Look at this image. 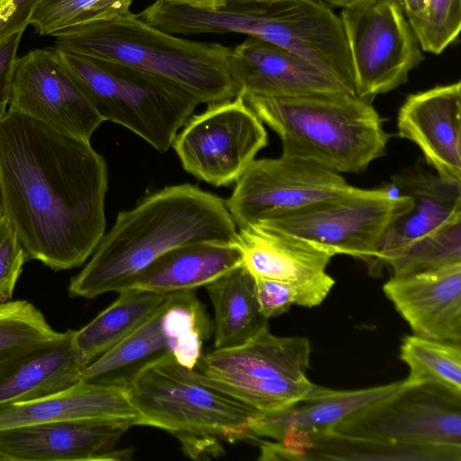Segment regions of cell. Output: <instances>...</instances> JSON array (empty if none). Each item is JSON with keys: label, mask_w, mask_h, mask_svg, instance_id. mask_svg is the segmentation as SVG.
Returning a JSON list of instances; mask_svg holds the SVG:
<instances>
[{"label": "cell", "mask_w": 461, "mask_h": 461, "mask_svg": "<svg viewBox=\"0 0 461 461\" xmlns=\"http://www.w3.org/2000/svg\"><path fill=\"white\" fill-rule=\"evenodd\" d=\"M108 169L90 141L17 112L0 118V200L27 259L82 266L104 234Z\"/></svg>", "instance_id": "1"}, {"label": "cell", "mask_w": 461, "mask_h": 461, "mask_svg": "<svg viewBox=\"0 0 461 461\" xmlns=\"http://www.w3.org/2000/svg\"><path fill=\"white\" fill-rule=\"evenodd\" d=\"M224 200L189 185L164 187L118 213L90 259L68 286L71 297L93 299L128 289L166 252L197 242H237Z\"/></svg>", "instance_id": "2"}, {"label": "cell", "mask_w": 461, "mask_h": 461, "mask_svg": "<svg viewBox=\"0 0 461 461\" xmlns=\"http://www.w3.org/2000/svg\"><path fill=\"white\" fill-rule=\"evenodd\" d=\"M54 48L120 64L211 104L237 95L230 47L157 29L129 11L61 31Z\"/></svg>", "instance_id": "3"}, {"label": "cell", "mask_w": 461, "mask_h": 461, "mask_svg": "<svg viewBox=\"0 0 461 461\" xmlns=\"http://www.w3.org/2000/svg\"><path fill=\"white\" fill-rule=\"evenodd\" d=\"M279 137L282 155L336 173H359L383 157L391 135L372 102L346 92L242 96Z\"/></svg>", "instance_id": "4"}, {"label": "cell", "mask_w": 461, "mask_h": 461, "mask_svg": "<svg viewBox=\"0 0 461 461\" xmlns=\"http://www.w3.org/2000/svg\"><path fill=\"white\" fill-rule=\"evenodd\" d=\"M137 425L164 429L194 459L217 457L221 441L249 440L258 411L194 377L170 354L142 368L126 387Z\"/></svg>", "instance_id": "5"}, {"label": "cell", "mask_w": 461, "mask_h": 461, "mask_svg": "<svg viewBox=\"0 0 461 461\" xmlns=\"http://www.w3.org/2000/svg\"><path fill=\"white\" fill-rule=\"evenodd\" d=\"M189 35L240 33L294 52L350 94V55L340 17L317 0H267L217 8L187 7Z\"/></svg>", "instance_id": "6"}, {"label": "cell", "mask_w": 461, "mask_h": 461, "mask_svg": "<svg viewBox=\"0 0 461 461\" xmlns=\"http://www.w3.org/2000/svg\"><path fill=\"white\" fill-rule=\"evenodd\" d=\"M68 73L103 118L166 152L200 103L176 87L131 68L57 50Z\"/></svg>", "instance_id": "7"}, {"label": "cell", "mask_w": 461, "mask_h": 461, "mask_svg": "<svg viewBox=\"0 0 461 461\" xmlns=\"http://www.w3.org/2000/svg\"><path fill=\"white\" fill-rule=\"evenodd\" d=\"M311 343L303 337H278L269 329L238 347L202 354L190 374L258 412L284 409L313 384L306 377Z\"/></svg>", "instance_id": "8"}, {"label": "cell", "mask_w": 461, "mask_h": 461, "mask_svg": "<svg viewBox=\"0 0 461 461\" xmlns=\"http://www.w3.org/2000/svg\"><path fill=\"white\" fill-rule=\"evenodd\" d=\"M411 205V197L390 185L358 188L255 224L303 239L334 256L361 259L369 269L388 227Z\"/></svg>", "instance_id": "9"}, {"label": "cell", "mask_w": 461, "mask_h": 461, "mask_svg": "<svg viewBox=\"0 0 461 461\" xmlns=\"http://www.w3.org/2000/svg\"><path fill=\"white\" fill-rule=\"evenodd\" d=\"M332 431L385 441L431 447L461 456V394L430 383L405 380L364 406Z\"/></svg>", "instance_id": "10"}, {"label": "cell", "mask_w": 461, "mask_h": 461, "mask_svg": "<svg viewBox=\"0 0 461 461\" xmlns=\"http://www.w3.org/2000/svg\"><path fill=\"white\" fill-rule=\"evenodd\" d=\"M354 92L370 101L408 81L424 56L398 0L342 9Z\"/></svg>", "instance_id": "11"}, {"label": "cell", "mask_w": 461, "mask_h": 461, "mask_svg": "<svg viewBox=\"0 0 461 461\" xmlns=\"http://www.w3.org/2000/svg\"><path fill=\"white\" fill-rule=\"evenodd\" d=\"M268 143L264 123L237 95L207 104L177 132L172 147L184 169L213 186L235 183Z\"/></svg>", "instance_id": "12"}, {"label": "cell", "mask_w": 461, "mask_h": 461, "mask_svg": "<svg viewBox=\"0 0 461 461\" xmlns=\"http://www.w3.org/2000/svg\"><path fill=\"white\" fill-rule=\"evenodd\" d=\"M357 189L339 173L281 154L254 159L225 203L237 228L241 229Z\"/></svg>", "instance_id": "13"}, {"label": "cell", "mask_w": 461, "mask_h": 461, "mask_svg": "<svg viewBox=\"0 0 461 461\" xmlns=\"http://www.w3.org/2000/svg\"><path fill=\"white\" fill-rule=\"evenodd\" d=\"M8 110L87 141L104 122L55 48L36 49L17 57Z\"/></svg>", "instance_id": "14"}, {"label": "cell", "mask_w": 461, "mask_h": 461, "mask_svg": "<svg viewBox=\"0 0 461 461\" xmlns=\"http://www.w3.org/2000/svg\"><path fill=\"white\" fill-rule=\"evenodd\" d=\"M132 420L40 423L0 431L1 461L128 460L132 448L116 445Z\"/></svg>", "instance_id": "15"}, {"label": "cell", "mask_w": 461, "mask_h": 461, "mask_svg": "<svg viewBox=\"0 0 461 461\" xmlns=\"http://www.w3.org/2000/svg\"><path fill=\"white\" fill-rule=\"evenodd\" d=\"M237 244L254 278L292 284L300 292V306L321 304L335 284L326 272L334 255L303 239L252 224L238 230Z\"/></svg>", "instance_id": "16"}, {"label": "cell", "mask_w": 461, "mask_h": 461, "mask_svg": "<svg viewBox=\"0 0 461 461\" xmlns=\"http://www.w3.org/2000/svg\"><path fill=\"white\" fill-rule=\"evenodd\" d=\"M397 134L413 142L439 176L461 182V83L410 95L397 114Z\"/></svg>", "instance_id": "17"}, {"label": "cell", "mask_w": 461, "mask_h": 461, "mask_svg": "<svg viewBox=\"0 0 461 461\" xmlns=\"http://www.w3.org/2000/svg\"><path fill=\"white\" fill-rule=\"evenodd\" d=\"M389 185L411 197V205L394 219L384 234L368 269L374 276L389 267L411 243L461 216V182L415 167L393 175Z\"/></svg>", "instance_id": "18"}, {"label": "cell", "mask_w": 461, "mask_h": 461, "mask_svg": "<svg viewBox=\"0 0 461 461\" xmlns=\"http://www.w3.org/2000/svg\"><path fill=\"white\" fill-rule=\"evenodd\" d=\"M383 291L414 335L461 344V263L393 276Z\"/></svg>", "instance_id": "19"}, {"label": "cell", "mask_w": 461, "mask_h": 461, "mask_svg": "<svg viewBox=\"0 0 461 461\" xmlns=\"http://www.w3.org/2000/svg\"><path fill=\"white\" fill-rule=\"evenodd\" d=\"M230 68L240 96L348 93L294 52L252 37L230 47Z\"/></svg>", "instance_id": "20"}, {"label": "cell", "mask_w": 461, "mask_h": 461, "mask_svg": "<svg viewBox=\"0 0 461 461\" xmlns=\"http://www.w3.org/2000/svg\"><path fill=\"white\" fill-rule=\"evenodd\" d=\"M132 420L138 414L125 387L79 382L45 397L0 406V431L40 423Z\"/></svg>", "instance_id": "21"}, {"label": "cell", "mask_w": 461, "mask_h": 461, "mask_svg": "<svg viewBox=\"0 0 461 461\" xmlns=\"http://www.w3.org/2000/svg\"><path fill=\"white\" fill-rule=\"evenodd\" d=\"M402 383L357 390H333L313 384L293 404L276 411L257 412L249 423V440L267 438L278 441L290 435L330 429L364 406L396 390Z\"/></svg>", "instance_id": "22"}, {"label": "cell", "mask_w": 461, "mask_h": 461, "mask_svg": "<svg viewBox=\"0 0 461 461\" xmlns=\"http://www.w3.org/2000/svg\"><path fill=\"white\" fill-rule=\"evenodd\" d=\"M242 265L237 242H197L175 248L153 261L129 288L159 294L205 286Z\"/></svg>", "instance_id": "23"}, {"label": "cell", "mask_w": 461, "mask_h": 461, "mask_svg": "<svg viewBox=\"0 0 461 461\" xmlns=\"http://www.w3.org/2000/svg\"><path fill=\"white\" fill-rule=\"evenodd\" d=\"M74 333L67 330L0 375V406L40 399L82 380L87 365L75 348Z\"/></svg>", "instance_id": "24"}, {"label": "cell", "mask_w": 461, "mask_h": 461, "mask_svg": "<svg viewBox=\"0 0 461 461\" xmlns=\"http://www.w3.org/2000/svg\"><path fill=\"white\" fill-rule=\"evenodd\" d=\"M286 460L460 461L448 451L346 435L330 429L291 435L280 441Z\"/></svg>", "instance_id": "25"}, {"label": "cell", "mask_w": 461, "mask_h": 461, "mask_svg": "<svg viewBox=\"0 0 461 461\" xmlns=\"http://www.w3.org/2000/svg\"><path fill=\"white\" fill-rule=\"evenodd\" d=\"M214 310V348L242 345L268 328L259 311L255 279L240 265L205 285Z\"/></svg>", "instance_id": "26"}, {"label": "cell", "mask_w": 461, "mask_h": 461, "mask_svg": "<svg viewBox=\"0 0 461 461\" xmlns=\"http://www.w3.org/2000/svg\"><path fill=\"white\" fill-rule=\"evenodd\" d=\"M168 294L139 288L119 296L90 322L76 330L75 348L86 365L131 334L164 304Z\"/></svg>", "instance_id": "27"}, {"label": "cell", "mask_w": 461, "mask_h": 461, "mask_svg": "<svg viewBox=\"0 0 461 461\" xmlns=\"http://www.w3.org/2000/svg\"><path fill=\"white\" fill-rule=\"evenodd\" d=\"M163 305L131 334L89 363L83 380L126 388L142 368L169 354L161 328Z\"/></svg>", "instance_id": "28"}, {"label": "cell", "mask_w": 461, "mask_h": 461, "mask_svg": "<svg viewBox=\"0 0 461 461\" xmlns=\"http://www.w3.org/2000/svg\"><path fill=\"white\" fill-rule=\"evenodd\" d=\"M161 328L169 354L186 369H194L202 348L212 332V323L196 289L169 294L161 312Z\"/></svg>", "instance_id": "29"}, {"label": "cell", "mask_w": 461, "mask_h": 461, "mask_svg": "<svg viewBox=\"0 0 461 461\" xmlns=\"http://www.w3.org/2000/svg\"><path fill=\"white\" fill-rule=\"evenodd\" d=\"M63 333L53 329L44 314L26 300L0 303V375Z\"/></svg>", "instance_id": "30"}, {"label": "cell", "mask_w": 461, "mask_h": 461, "mask_svg": "<svg viewBox=\"0 0 461 461\" xmlns=\"http://www.w3.org/2000/svg\"><path fill=\"white\" fill-rule=\"evenodd\" d=\"M400 358L410 369L407 383L435 384L461 394V344L408 335Z\"/></svg>", "instance_id": "31"}, {"label": "cell", "mask_w": 461, "mask_h": 461, "mask_svg": "<svg viewBox=\"0 0 461 461\" xmlns=\"http://www.w3.org/2000/svg\"><path fill=\"white\" fill-rule=\"evenodd\" d=\"M461 263V216L411 243L391 264L393 276L439 269Z\"/></svg>", "instance_id": "32"}, {"label": "cell", "mask_w": 461, "mask_h": 461, "mask_svg": "<svg viewBox=\"0 0 461 461\" xmlns=\"http://www.w3.org/2000/svg\"><path fill=\"white\" fill-rule=\"evenodd\" d=\"M133 0H37L29 23L40 35L131 11Z\"/></svg>", "instance_id": "33"}, {"label": "cell", "mask_w": 461, "mask_h": 461, "mask_svg": "<svg viewBox=\"0 0 461 461\" xmlns=\"http://www.w3.org/2000/svg\"><path fill=\"white\" fill-rule=\"evenodd\" d=\"M409 23L421 50L438 55L459 35L461 0H427L422 11Z\"/></svg>", "instance_id": "34"}, {"label": "cell", "mask_w": 461, "mask_h": 461, "mask_svg": "<svg viewBox=\"0 0 461 461\" xmlns=\"http://www.w3.org/2000/svg\"><path fill=\"white\" fill-rule=\"evenodd\" d=\"M26 260L14 230L3 216L0 219V303L12 299Z\"/></svg>", "instance_id": "35"}, {"label": "cell", "mask_w": 461, "mask_h": 461, "mask_svg": "<svg viewBox=\"0 0 461 461\" xmlns=\"http://www.w3.org/2000/svg\"><path fill=\"white\" fill-rule=\"evenodd\" d=\"M254 279L258 308L267 319L286 312L293 304L300 306V292L292 284L266 278Z\"/></svg>", "instance_id": "36"}, {"label": "cell", "mask_w": 461, "mask_h": 461, "mask_svg": "<svg viewBox=\"0 0 461 461\" xmlns=\"http://www.w3.org/2000/svg\"><path fill=\"white\" fill-rule=\"evenodd\" d=\"M24 31L0 41V118L6 113L18 48Z\"/></svg>", "instance_id": "37"}, {"label": "cell", "mask_w": 461, "mask_h": 461, "mask_svg": "<svg viewBox=\"0 0 461 461\" xmlns=\"http://www.w3.org/2000/svg\"><path fill=\"white\" fill-rule=\"evenodd\" d=\"M36 3L37 0H14L0 11V41L25 30Z\"/></svg>", "instance_id": "38"}, {"label": "cell", "mask_w": 461, "mask_h": 461, "mask_svg": "<svg viewBox=\"0 0 461 461\" xmlns=\"http://www.w3.org/2000/svg\"><path fill=\"white\" fill-rule=\"evenodd\" d=\"M196 8H217L224 6L226 0H167Z\"/></svg>", "instance_id": "39"}, {"label": "cell", "mask_w": 461, "mask_h": 461, "mask_svg": "<svg viewBox=\"0 0 461 461\" xmlns=\"http://www.w3.org/2000/svg\"><path fill=\"white\" fill-rule=\"evenodd\" d=\"M326 5L340 7L341 9L353 8L366 5L375 0H317Z\"/></svg>", "instance_id": "40"}, {"label": "cell", "mask_w": 461, "mask_h": 461, "mask_svg": "<svg viewBox=\"0 0 461 461\" xmlns=\"http://www.w3.org/2000/svg\"><path fill=\"white\" fill-rule=\"evenodd\" d=\"M267 0H226L227 4H233V5H249V4H256L260 2H265Z\"/></svg>", "instance_id": "41"}, {"label": "cell", "mask_w": 461, "mask_h": 461, "mask_svg": "<svg viewBox=\"0 0 461 461\" xmlns=\"http://www.w3.org/2000/svg\"><path fill=\"white\" fill-rule=\"evenodd\" d=\"M14 0H0V11H2L5 6L13 3Z\"/></svg>", "instance_id": "42"}, {"label": "cell", "mask_w": 461, "mask_h": 461, "mask_svg": "<svg viewBox=\"0 0 461 461\" xmlns=\"http://www.w3.org/2000/svg\"><path fill=\"white\" fill-rule=\"evenodd\" d=\"M4 216L3 214V209H2V203H1V200H0V219Z\"/></svg>", "instance_id": "43"}]
</instances>
